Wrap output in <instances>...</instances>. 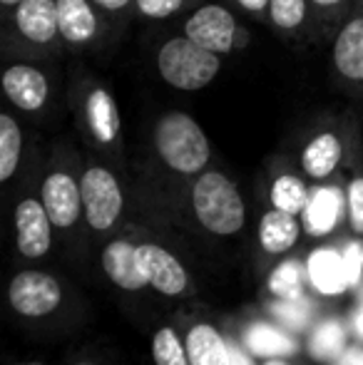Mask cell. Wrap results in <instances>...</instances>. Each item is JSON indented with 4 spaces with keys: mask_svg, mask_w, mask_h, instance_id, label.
I'll use <instances>...</instances> for the list:
<instances>
[{
    "mask_svg": "<svg viewBox=\"0 0 363 365\" xmlns=\"http://www.w3.org/2000/svg\"><path fill=\"white\" fill-rule=\"evenodd\" d=\"M65 100H68V110L85 149L127 169L120 102L112 95L107 82L92 75L90 70L75 65L68 80Z\"/></svg>",
    "mask_w": 363,
    "mask_h": 365,
    "instance_id": "6da1fadb",
    "label": "cell"
},
{
    "mask_svg": "<svg viewBox=\"0 0 363 365\" xmlns=\"http://www.w3.org/2000/svg\"><path fill=\"white\" fill-rule=\"evenodd\" d=\"M150 157L177 189L212 167L214 149L204 127L189 112L170 110L152 122Z\"/></svg>",
    "mask_w": 363,
    "mask_h": 365,
    "instance_id": "7a4b0ae2",
    "label": "cell"
},
{
    "mask_svg": "<svg viewBox=\"0 0 363 365\" xmlns=\"http://www.w3.org/2000/svg\"><path fill=\"white\" fill-rule=\"evenodd\" d=\"M83 152L68 140L53 142L38 172V192L60 236H73L85 226Z\"/></svg>",
    "mask_w": 363,
    "mask_h": 365,
    "instance_id": "3957f363",
    "label": "cell"
},
{
    "mask_svg": "<svg viewBox=\"0 0 363 365\" xmlns=\"http://www.w3.org/2000/svg\"><path fill=\"white\" fill-rule=\"evenodd\" d=\"M182 194L192 221L214 239H234L247 226V202L237 179L214 164L182 184Z\"/></svg>",
    "mask_w": 363,
    "mask_h": 365,
    "instance_id": "277c9868",
    "label": "cell"
},
{
    "mask_svg": "<svg viewBox=\"0 0 363 365\" xmlns=\"http://www.w3.org/2000/svg\"><path fill=\"white\" fill-rule=\"evenodd\" d=\"M80 179H83L85 229L92 239H110L125 224L127 204H130L125 169L90 149H83Z\"/></svg>",
    "mask_w": 363,
    "mask_h": 365,
    "instance_id": "5b68a950",
    "label": "cell"
},
{
    "mask_svg": "<svg viewBox=\"0 0 363 365\" xmlns=\"http://www.w3.org/2000/svg\"><path fill=\"white\" fill-rule=\"evenodd\" d=\"M5 58L58 60L65 50L58 25V0H25L5 15Z\"/></svg>",
    "mask_w": 363,
    "mask_h": 365,
    "instance_id": "8992f818",
    "label": "cell"
},
{
    "mask_svg": "<svg viewBox=\"0 0 363 365\" xmlns=\"http://www.w3.org/2000/svg\"><path fill=\"white\" fill-rule=\"evenodd\" d=\"M155 68L172 90L197 92L209 87L224 70V55L202 48L187 35L177 33L162 40L155 50Z\"/></svg>",
    "mask_w": 363,
    "mask_h": 365,
    "instance_id": "52a82bcc",
    "label": "cell"
},
{
    "mask_svg": "<svg viewBox=\"0 0 363 365\" xmlns=\"http://www.w3.org/2000/svg\"><path fill=\"white\" fill-rule=\"evenodd\" d=\"M354 115L356 107L341 112V115L321 117L309 130V135L304 137V145L299 149L296 164L309 177V182L324 184L329 179H334L341 169H346L351 130H354Z\"/></svg>",
    "mask_w": 363,
    "mask_h": 365,
    "instance_id": "ba28073f",
    "label": "cell"
},
{
    "mask_svg": "<svg viewBox=\"0 0 363 365\" xmlns=\"http://www.w3.org/2000/svg\"><path fill=\"white\" fill-rule=\"evenodd\" d=\"M177 33L217 55L242 53L252 45V30L242 20V13L224 0H204L184 13Z\"/></svg>",
    "mask_w": 363,
    "mask_h": 365,
    "instance_id": "9c48e42d",
    "label": "cell"
},
{
    "mask_svg": "<svg viewBox=\"0 0 363 365\" xmlns=\"http://www.w3.org/2000/svg\"><path fill=\"white\" fill-rule=\"evenodd\" d=\"M75 293L58 274L43 269L15 271L8 284V306L28 323H48L65 313Z\"/></svg>",
    "mask_w": 363,
    "mask_h": 365,
    "instance_id": "30bf717a",
    "label": "cell"
},
{
    "mask_svg": "<svg viewBox=\"0 0 363 365\" xmlns=\"http://www.w3.org/2000/svg\"><path fill=\"white\" fill-rule=\"evenodd\" d=\"M50 60L35 58H8L0 77V87L18 115L43 120L55 105V75Z\"/></svg>",
    "mask_w": 363,
    "mask_h": 365,
    "instance_id": "8fae6325",
    "label": "cell"
},
{
    "mask_svg": "<svg viewBox=\"0 0 363 365\" xmlns=\"http://www.w3.org/2000/svg\"><path fill=\"white\" fill-rule=\"evenodd\" d=\"M331 80L354 102L363 100V0H356L331 40Z\"/></svg>",
    "mask_w": 363,
    "mask_h": 365,
    "instance_id": "7c38bea8",
    "label": "cell"
},
{
    "mask_svg": "<svg viewBox=\"0 0 363 365\" xmlns=\"http://www.w3.org/2000/svg\"><path fill=\"white\" fill-rule=\"evenodd\" d=\"M58 25L65 50L73 55L97 53L117 33L92 0H58Z\"/></svg>",
    "mask_w": 363,
    "mask_h": 365,
    "instance_id": "4fadbf2b",
    "label": "cell"
},
{
    "mask_svg": "<svg viewBox=\"0 0 363 365\" xmlns=\"http://www.w3.org/2000/svg\"><path fill=\"white\" fill-rule=\"evenodd\" d=\"M55 226L50 214L40 199L38 187L28 189L15 199L13 207V236H15V254L23 261H43L50 256L55 246Z\"/></svg>",
    "mask_w": 363,
    "mask_h": 365,
    "instance_id": "5bb4252c",
    "label": "cell"
},
{
    "mask_svg": "<svg viewBox=\"0 0 363 365\" xmlns=\"http://www.w3.org/2000/svg\"><path fill=\"white\" fill-rule=\"evenodd\" d=\"M137 259L150 291L162 298H189L194 293L192 276L182 259L155 239H137Z\"/></svg>",
    "mask_w": 363,
    "mask_h": 365,
    "instance_id": "9a60e30c",
    "label": "cell"
},
{
    "mask_svg": "<svg viewBox=\"0 0 363 365\" xmlns=\"http://www.w3.org/2000/svg\"><path fill=\"white\" fill-rule=\"evenodd\" d=\"M100 266L105 279L115 289L125 293H145L150 289L137 259V236L115 234L105 239L100 249Z\"/></svg>",
    "mask_w": 363,
    "mask_h": 365,
    "instance_id": "2e32d148",
    "label": "cell"
},
{
    "mask_svg": "<svg viewBox=\"0 0 363 365\" xmlns=\"http://www.w3.org/2000/svg\"><path fill=\"white\" fill-rule=\"evenodd\" d=\"M311 182L299 164H291L289 157H279L269 162L267 169V204L279 212L301 217L311 199Z\"/></svg>",
    "mask_w": 363,
    "mask_h": 365,
    "instance_id": "e0dca14e",
    "label": "cell"
},
{
    "mask_svg": "<svg viewBox=\"0 0 363 365\" xmlns=\"http://www.w3.org/2000/svg\"><path fill=\"white\" fill-rule=\"evenodd\" d=\"M234 336L259 358H291L301 351V341L296 333L276 323L274 318H247L234 331Z\"/></svg>",
    "mask_w": 363,
    "mask_h": 365,
    "instance_id": "ac0fdd59",
    "label": "cell"
},
{
    "mask_svg": "<svg viewBox=\"0 0 363 365\" xmlns=\"http://www.w3.org/2000/svg\"><path fill=\"white\" fill-rule=\"evenodd\" d=\"M267 28L291 45H316L309 0H269Z\"/></svg>",
    "mask_w": 363,
    "mask_h": 365,
    "instance_id": "d6986e66",
    "label": "cell"
},
{
    "mask_svg": "<svg viewBox=\"0 0 363 365\" xmlns=\"http://www.w3.org/2000/svg\"><path fill=\"white\" fill-rule=\"evenodd\" d=\"M304 224L301 217L296 214H286L279 209L269 207L267 212L259 217L257 224V244L267 259H281L289 256L291 251L299 246L301 236H304Z\"/></svg>",
    "mask_w": 363,
    "mask_h": 365,
    "instance_id": "ffe728a7",
    "label": "cell"
},
{
    "mask_svg": "<svg viewBox=\"0 0 363 365\" xmlns=\"http://www.w3.org/2000/svg\"><path fill=\"white\" fill-rule=\"evenodd\" d=\"M189 365H232L229 336L207 318H194L184 328Z\"/></svg>",
    "mask_w": 363,
    "mask_h": 365,
    "instance_id": "44dd1931",
    "label": "cell"
},
{
    "mask_svg": "<svg viewBox=\"0 0 363 365\" xmlns=\"http://www.w3.org/2000/svg\"><path fill=\"white\" fill-rule=\"evenodd\" d=\"M344 199H346V224H349L351 236L363 239V127H361L359 110L354 115L349 157H346Z\"/></svg>",
    "mask_w": 363,
    "mask_h": 365,
    "instance_id": "7402d4cb",
    "label": "cell"
},
{
    "mask_svg": "<svg viewBox=\"0 0 363 365\" xmlns=\"http://www.w3.org/2000/svg\"><path fill=\"white\" fill-rule=\"evenodd\" d=\"M306 271H309L311 291L324 298L341 296L349 291V276L344 266V251L334 246H319L306 256Z\"/></svg>",
    "mask_w": 363,
    "mask_h": 365,
    "instance_id": "603a6c76",
    "label": "cell"
},
{
    "mask_svg": "<svg viewBox=\"0 0 363 365\" xmlns=\"http://www.w3.org/2000/svg\"><path fill=\"white\" fill-rule=\"evenodd\" d=\"M28 164V135L18 112H0V184L8 187Z\"/></svg>",
    "mask_w": 363,
    "mask_h": 365,
    "instance_id": "cb8c5ba5",
    "label": "cell"
},
{
    "mask_svg": "<svg viewBox=\"0 0 363 365\" xmlns=\"http://www.w3.org/2000/svg\"><path fill=\"white\" fill-rule=\"evenodd\" d=\"M309 271H306V259L299 256H281L272 266V271L264 279V293L274 301H301L309 296Z\"/></svg>",
    "mask_w": 363,
    "mask_h": 365,
    "instance_id": "d4e9b609",
    "label": "cell"
},
{
    "mask_svg": "<svg viewBox=\"0 0 363 365\" xmlns=\"http://www.w3.org/2000/svg\"><path fill=\"white\" fill-rule=\"evenodd\" d=\"M341 214L346 217L344 192H339V189H319L316 192L314 189L304 214H301V224H304L306 236L324 239V236L334 234L341 221Z\"/></svg>",
    "mask_w": 363,
    "mask_h": 365,
    "instance_id": "484cf974",
    "label": "cell"
},
{
    "mask_svg": "<svg viewBox=\"0 0 363 365\" xmlns=\"http://www.w3.org/2000/svg\"><path fill=\"white\" fill-rule=\"evenodd\" d=\"M351 323H346L344 318L326 316L321 321L314 323V328L306 336V353L314 358L316 363L334 365L341 358V353L351 346Z\"/></svg>",
    "mask_w": 363,
    "mask_h": 365,
    "instance_id": "4316f807",
    "label": "cell"
},
{
    "mask_svg": "<svg viewBox=\"0 0 363 365\" xmlns=\"http://www.w3.org/2000/svg\"><path fill=\"white\" fill-rule=\"evenodd\" d=\"M267 316L274 318L276 323H281L284 328H289L296 336L309 333L314 328V323L319 321L311 298H301V301H274V298H269Z\"/></svg>",
    "mask_w": 363,
    "mask_h": 365,
    "instance_id": "83f0119b",
    "label": "cell"
},
{
    "mask_svg": "<svg viewBox=\"0 0 363 365\" xmlns=\"http://www.w3.org/2000/svg\"><path fill=\"white\" fill-rule=\"evenodd\" d=\"M311 15H314L316 45L331 43L339 28L344 25L346 15L356 5V0H309Z\"/></svg>",
    "mask_w": 363,
    "mask_h": 365,
    "instance_id": "f1b7e54d",
    "label": "cell"
},
{
    "mask_svg": "<svg viewBox=\"0 0 363 365\" xmlns=\"http://www.w3.org/2000/svg\"><path fill=\"white\" fill-rule=\"evenodd\" d=\"M150 356L155 365H189L184 333L177 331L172 323L157 326L150 341Z\"/></svg>",
    "mask_w": 363,
    "mask_h": 365,
    "instance_id": "f546056e",
    "label": "cell"
},
{
    "mask_svg": "<svg viewBox=\"0 0 363 365\" xmlns=\"http://www.w3.org/2000/svg\"><path fill=\"white\" fill-rule=\"evenodd\" d=\"M199 3L204 0H137V18L162 23V20L180 18Z\"/></svg>",
    "mask_w": 363,
    "mask_h": 365,
    "instance_id": "4dcf8cb0",
    "label": "cell"
},
{
    "mask_svg": "<svg viewBox=\"0 0 363 365\" xmlns=\"http://www.w3.org/2000/svg\"><path fill=\"white\" fill-rule=\"evenodd\" d=\"M92 3L107 15V20L115 25V30L125 28L137 15V0H92Z\"/></svg>",
    "mask_w": 363,
    "mask_h": 365,
    "instance_id": "1f68e13d",
    "label": "cell"
},
{
    "mask_svg": "<svg viewBox=\"0 0 363 365\" xmlns=\"http://www.w3.org/2000/svg\"><path fill=\"white\" fill-rule=\"evenodd\" d=\"M344 266H346V276H349V289H361L363 286V244H361V239H359V244L346 246Z\"/></svg>",
    "mask_w": 363,
    "mask_h": 365,
    "instance_id": "d6a6232c",
    "label": "cell"
},
{
    "mask_svg": "<svg viewBox=\"0 0 363 365\" xmlns=\"http://www.w3.org/2000/svg\"><path fill=\"white\" fill-rule=\"evenodd\" d=\"M224 3H229L237 13H242L244 18L254 20V23L267 25L269 0H224Z\"/></svg>",
    "mask_w": 363,
    "mask_h": 365,
    "instance_id": "836d02e7",
    "label": "cell"
},
{
    "mask_svg": "<svg viewBox=\"0 0 363 365\" xmlns=\"http://www.w3.org/2000/svg\"><path fill=\"white\" fill-rule=\"evenodd\" d=\"M229 343H232V365H259V358L234 333H229Z\"/></svg>",
    "mask_w": 363,
    "mask_h": 365,
    "instance_id": "e575fe53",
    "label": "cell"
},
{
    "mask_svg": "<svg viewBox=\"0 0 363 365\" xmlns=\"http://www.w3.org/2000/svg\"><path fill=\"white\" fill-rule=\"evenodd\" d=\"M334 365H363V343L349 346Z\"/></svg>",
    "mask_w": 363,
    "mask_h": 365,
    "instance_id": "d590c367",
    "label": "cell"
},
{
    "mask_svg": "<svg viewBox=\"0 0 363 365\" xmlns=\"http://www.w3.org/2000/svg\"><path fill=\"white\" fill-rule=\"evenodd\" d=\"M351 333L356 336V341L363 343V298H361V306L354 311V318H351Z\"/></svg>",
    "mask_w": 363,
    "mask_h": 365,
    "instance_id": "8d00e7d4",
    "label": "cell"
},
{
    "mask_svg": "<svg viewBox=\"0 0 363 365\" xmlns=\"http://www.w3.org/2000/svg\"><path fill=\"white\" fill-rule=\"evenodd\" d=\"M20 3H25V0H0V13H3V18L13 13V10L18 8Z\"/></svg>",
    "mask_w": 363,
    "mask_h": 365,
    "instance_id": "74e56055",
    "label": "cell"
},
{
    "mask_svg": "<svg viewBox=\"0 0 363 365\" xmlns=\"http://www.w3.org/2000/svg\"><path fill=\"white\" fill-rule=\"evenodd\" d=\"M259 365H291L289 358H264Z\"/></svg>",
    "mask_w": 363,
    "mask_h": 365,
    "instance_id": "f35d334b",
    "label": "cell"
},
{
    "mask_svg": "<svg viewBox=\"0 0 363 365\" xmlns=\"http://www.w3.org/2000/svg\"><path fill=\"white\" fill-rule=\"evenodd\" d=\"M70 365H100V363H95V361H88V358H80V361H75V363H70Z\"/></svg>",
    "mask_w": 363,
    "mask_h": 365,
    "instance_id": "ab89813d",
    "label": "cell"
},
{
    "mask_svg": "<svg viewBox=\"0 0 363 365\" xmlns=\"http://www.w3.org/2000/svg\"><path fill=\"white\" fill-rule=\"evenodd\" d=\"M20 365H48V363H43V361H28V363H20Z\"/></svg>",
    "mask_w": 363,
    "mask_h": 365,
    "instance_id": "60d3db41",
    "label": "cell"
}]
</instances>
